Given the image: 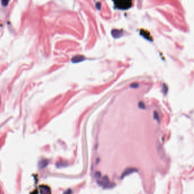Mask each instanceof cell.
Masks as SVG:
<instances>
[{"label": "cell", "mask_w": 194, "mask_h": 194, "mask_svg": "<svg viewBox=\"0 0 194 194\" xmlns=\"http://www.w3.org/2000/svg\"><path fill=\"white\" fill-rule=\"evenodd\" d=\"M98 174L96 175V178L99 185L104 188H111L113 187V184L109 182L108 178L106 177L101 178L100 173H98Z\"/></svg>", "instance_id": "1"}, {"label": "cell", "mask_w": 194, "mask_h": 194, "mask_svg": "<svg viewBox=\"0 0 194 194\" xmlns=\"http://www.w3.org/2000/svg\"><path fill=\"white\" fill-rule=\"evenodd\" d=\"M114 6L117 9L125 10L131 7L132 1L130 0H122V1H114Z\"/></svg>", "instance_id": "2"}, {"label": "cell", "mask_w": 194, "mask_h": 194, "mask_svg": "<svg viewBox=\"0 0 194 194\" xmlns=\"http://www.w3.org/2000/svg\"><path fill=\"white\" fill-rule=\"evenodd\" d=\"M84 60V57L82 55H76L72 58V62L73 63L80 62Z\"/></svg>", "instance_id": "3"}, {"label": "cell", "mask_w": 194, "mask_h": 194, "mask_svg": "<svg viewBox=\"0 0 194 194\" xmlns=\"http://www.w3.org/2000/svg\"><path fill=\"white\" fill-rule=\"evenodd\" d=\"M121 32L118 30H113L112 31V34L114 38H118L121 36Z\"/></svg>", "instance_id": "4"}, {"label": "cell", "mask_w": 194, "mask_h": 194, "mask_svg": "<svg viewBox=\"0 0 194 194\" xmlns=\"http://www.w3.org/2000/svg\"><path fill=\"white\" fill-rule=\"evenodd\" d=\"M141 35H144V36L145 37V38H147V39H150V33H148L147 31H145V32H141Z\"/></svg>", "instance_id": "5"}, {"label": "cell", "mask_w": 194, "mask_h": 194, "mask_svg": "<svg viewBox=\"0 0 194 194\" xmlns=\"http://www.w3.org/2000/svg\"><path fill=\"white\" fill-rule=\"evenodd\" d=\"M9 2V1H7V0H2V1H1V3H2V5H3L4 6H7V5H8V3Z\"/></svg>", "instance_id": "6"}, {"label": "cell", "mask_w": 194, "mask_h": 194, "mask_svg": "<svg viewBox=\"0 0 194 194\" xmlns=\"http://www.w3.org/2000/svg\"><path fill=\"white\" fill-rule=\"evenodd\" d=\"M138 87V84L137 83H133L131 85V87L132 88H137Z\"/></svg>", "instance_id": "7"}, {"label": "cell", "mask_w": 194, "mask_h": 194, "mask_svg": "<svg viewBox=\"0 0 194 194\" xmlns=\"http://www.w3.org/2000/svg\"><path fill=\"white\" fill-rule=\"evenodd\" d=\"M64 194H72V191H71V190H68L64 193Z\"/></svg>", "instance_id": "8"}]
</instances>
